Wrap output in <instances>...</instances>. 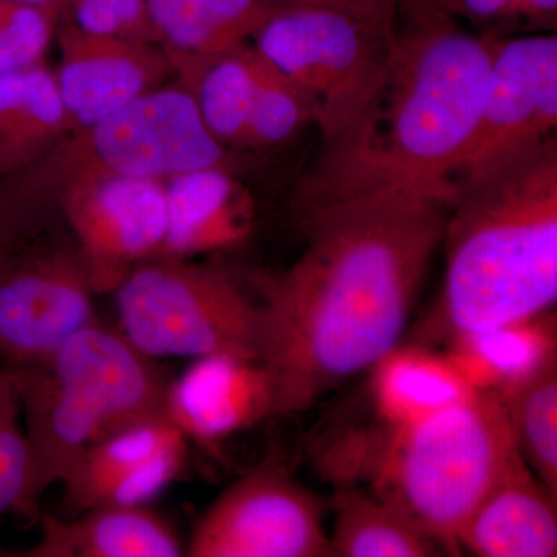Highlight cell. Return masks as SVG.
Returning a JSON list of instances; mask_svg holds the SVG:
<instances>
[{
  "mask_svg": "<svg viewBox=\"0 0 557 557\" xmlns=\"http://www.w3.org/2000/svg\"><path fill=\"white\" fill-rule=\"evenodd\" d=\"M457 185L311 171L293 197L304 249L262 299L276 417L298 416L401 344Z\"/></svg>",
  "mask_w": 557,
  "mask_h": 557,
  "instance_id": "1",
  "label": "cell"
},
{
  "mask_svg": "<svg viewBox=\"0 0 557 557\" xmlns=\"http://www.w3.org/2000/svg\"><path fill=\"white\" fill-rule=\"evenodd\" d=\"M494 39L426 0H398L386 81L319 160L386 183L457 185L482 112Z\"/></svg>",
  "mask_w": 557,
  "mask_h": 557,
  "instance_id": "2",
  "label": "cell"
},
{
  "mask_svg": "<svg viewBox=\"0 0 557 557\" xmlns=\"http://www.w3.org/2000/svg\"><path fill=\"white\" fill-rule=\"evenodd\" d=\"M437 317L450 339L536 317L557 298V139L458 185Z\"/></svg>",
  "mask_w": 557,
  "mask_h": 557,
  "instance_id": "3",
  "label": "cell"
},
{
  "mask_svg": "<svg viewBox=\"0 0 557 557\" xmlns=\"http://www.w3.org/2000/svg\"><path fill=\"white\" fill-rule=\"evenodd\" d=\"M7 366V364H5ZM30 449V507L61 485L91 443L164 413V379L123 333L94 322L42 361L9 366Z\"/></svg>",
  "mask_w": 557,
  "mask_h": 557,
  "instance_id": "4",
  "label": "cell"
},
{
  "mask_svg": "<svg viewBox=\"0 0 557 557\" xmlns=\"http://www.w3.org/2000/svg\"><path fill=\"white\" fill-rule=\"evenodd\" d=\"M370 446V490L405 511L443 552L460 555L458 537L475 509L527 465L497 392L403 428L384 426Z\"/></svg>",
  "mask_w": 557,
  "mask_h": 557,
  "instance_id": "5",
  "label": "cell"
},
{
  "mask_svg": "<svg viewBox=\"0 0 557 557\" xmlns=\"http://www.w3.org/2000/svg\"><path fill=\"white\" fill-rule=\"evenodd\" d=\"M120 332L146 357L247 355L260 359L262 300L228 274L189 259L139 263L112 293Z\"/></svg>",
  "mask_w": 557,
  "mask_h": 557,
  "instance_id": "6",
  "label": "cell"
},
{
  "mask_svg": "<svg viewBox=\"0 0 557 557\" xmlns=\"http://www.w3.org/2000/svg\"><path fill=\"white\" fill-rule=\"evenodd\" d=\"M392 33L344 11L282 5L251 44L306 95L324 143L368 115L386 81Z\"/></svg>",
  "mask_w": 557,
  "mask_h": 557,
  "instance_id": "7",
  "label": "cell"
},
{
  "mask_svg": "<svg viewBox=\"0 0 557 557\" xmlns=\"http://www.w3.org/2000/svg\"><path fill=\"white\" fill-rule=\"evenodd\" d=\"M57 149L62 172L91 168L166 182L207 168L233 170L230 149L208 131L193 91L182 83L146 91Z\"/></svg>",
  "mask_w": 557,
  "mask_h": 557,
  "instance_id": "8",
  "label": "cell"
},
{
  "mask_svg": "<svg viewBox=\"0 0 557 557\" xmlns=\"http://www.w3.org/2000/svg\"><path fill=\"white\" fill-rule=\"evenodd\" d=\"M60 207L73 248L97 295H109L139 263L159 258L166 236L164 182L79 168L64 172Z\"/></svg>",
  "mask_w": 557,
  "mask_h": 557,
  "instance_id": "9",
  "label": "cell"
},
{
  "mask_svg": "<svg viewBox=\"0 0 557 557\" xmlns=\"http://www.w3.org/2000/svg\"><path fill=\"white\" fill-rule=\"evenodd\" d=\"M189 557H332L324 509L278 465H259L205 511Z\"/></svg>",
  "mask_w": 557,
  "mask_h": 557,
  "instance_id": "10",
  "label": "cell"
},
{
  "mask_svg": "<svg viewBox=\"0 0 557 557\" xmlns=\"http://www.w3.org/2000/svg\"><path fill=\"white\" fill-rule=\"evenodd\" d=\"M556 127V33L494 39L485 100L458 185L482 177L555 137Z\"/></svg>",
  "mask_w": 557,
  "mask_h": 557,
  "instance_id": "11",
  "label": "cell"
},
{
  "mask_svg": "<svg viewBox=\"0 0 557 557\" xmlns=\"http://www.w3.org/2000/svg\"><path fill=\"white\" fill-rule=\"evenodd\" d=\"M95 296L75 248L30 240L14 249L0 265V362L25 366L49 358L98 321Z\"/></svg>",
  "mask_w": 557,
  "mask_h": 557,
  "instance_id": "12",
  "label": "cell"
},
{
  "mask_svg": "<svg viewBox=\"0 0 557 557\" xmlns=\"http://www.w3.org/2000/svg\"><path fill=\"white\" fill-rule=\"evenodd\" d=\"M188 445L164 413L109 432L62 480L65 518L110 505H148L178 478Z\"/></svg>",
  "mask_w": 557,
  "mask_h": 557,
  "instance_id": "13",
  "label": "cell"
},
{
  "mask_svg": "<svg viewBox=\"0 0 557 557\" xmlns=\"http://www.w3.org/2000/svg\"><path fill=\"white\" fill-rule=\"evenodd\" d=\"M60 67L54 73L73 131L108 119L174 73L157 44L100 35L70 20L57 27Z\"/></svg>",
  "mask_w": 557,
  "mask_h": 557,
  "instance_id": "14",
  "label": "cell"
},
{
  "mask_svg": "<svg viewBox=\"0 0 557 557\" xmlns=\"http://www.w3.org/2000/svg\"><path fill=\"white\" fill-rule=\"evenodd\" d=\"M163 410L188 442L214 446L276 417V386L262 359L222 351L170 381Z\"/></svg>",
  "mask_w": 557,
  "mask_h": 557,
  "instance_id": "15",
  "label": "cell"
},
{
  "mask_svg": "<svg viewBox=\"0 0 557 557\" xmlns=\"http://www.w3.org/2000/svg\"><path fill=\"white\" fill-rule=\"evenodd\" d=\"M166 236L159 258L193 259L244 244L255 205L233 170L207 168L164 182Z\"/></svg>",
  "mask_w": 557,
  "mask_h": 557,
  "instance_id": "16",
  "label": "cell"
},
{
  "mask_svg": "<svg viewBox=\"0 0 557 557\" xmlns=\"http://www.w3.org/2000/svg\"><path fill=\"white\" fill-rule=\"evenodd\" d=\"M278 7L271 0H146L153 40L186 87L208 62L251 42Z\"/></svg>",
  "mask_w": 557,
  "mask_h": 557,
  "instance_id": "17",
  "label": "cell"
},
{
  "mask_svg": "<svg viewBox=\"0 0 557 557\" xmlns=\"http://www.w3.org/2000/svg\"><path fill=\"white\" fill-rule=\"evenodd\" d=\"M186 545L148 505H110L79 515L46 516L24 557H180Z\"/></svg>",
  "mask_w": 557,
  "mask_h": 557,
  "instance_id": "18",
  "label": "cell"
},
{
  "mask_svg": "<svg viewBox=\"0 0 557 557\" xmlns=\"http://www.w3.org/2000/svg\"><path fill=\"white\" fill-rule=\"evenodd\" d=\"M458 548L480 557H555L557 496L522 465L475 509Z\"/></svg>",
  "mask_w": 557,
  "mask_h": 557,
  "instance_id": "19",
  "label": "cell"
},
{
  "mask_svg": "<svg viewBox=\"0 0 557 557\" xmlns=\"http://www.w3.org/2000/svg\"><path fill=\"white\" fill-rule=\"evenodd\" d=\"M73 131L46 64L0 73V180L28 170Z\"/></svg>",
  "mask_w": 557,
  "mask_h": 557,
  "instance_id": "20",
  "label": "cell"
},
{
  "mask_svg": "<svg viewBox=\"0 0 557 557\" xmlns=\"http://www.w3.org/2000/svg\"><path fill=\"white\" fill-rule=\"evenodd\" d=\"M373 406L386 428H403L478 394L448 355L401 344L372 369Z\"/></svg>",
  "mask_w": 557,
  "mask_h": 557,
  "instance_id": "21",
  "label": "cell"
},
{
  "mask_svg": "<svg viewBox=\"0 0 557 557\" xmlns=\"http://www.w3.org/2000/svg\"><path fill=\"white\" fill-rule=\"evenodd\" d=\"M448 357L475 392L518 386L556 359V322L548 311L450 339Z\"/></svg>",
  "mask_w": 557,
  "mask_h": 557,
  "instance_id": "22",
  "label": "cell"
},
{
  "mask_svg": "<svg viewBox=\"0 0 557 557\" xmlns=\"http://www.w3.org/2000/svg\"><path fill=\"white\" fill-rule=\"evenodd\" d=\"M332 505V557H429L443 553L405 511L370 487L341 482Z\"/></svg>",
  "mask_w": 557,
  "mask_h": 557,
  "instance_id": "23",
  "label": "cell"
},
{
  "mask_svg": "<svg viewBox=\"0 0 557 557\" xmlns=\"http://www.w3.org/2000/svg\"><path fill=\"white\" fill-rule=\"evenodd\" d=\"M262 64L252 44H242L208 62L189 84L201 120L228 149H247Z\"/></svg>",
  "mask_w": 557,
  "mask_h": 557,
  "instance_id": "24",
  "label": "cell"
},
{
  "mask_svg": "<svg viewBox=\"0 0 557 557\" xmlns=\"http://www.w3.org/2000/svg\"><path fill=\"white\" fill-rule=\"evenodd\" d=\"M512 434L527 467L557 496V364L502 392Z\"/></svg>",
  "mask_w": 557,
  "mask_h": 557,
  "instance_id": "25",
  "label": "cell"
},
{
  "mask_svg": "<svg viewBox=\"0 0 557 557\" xmlns=\"http://www.w3.org/2000/svg\"><path fill=\"white\" fill-rule=\"evenodd\" d=\"M32 461L21 398L9 366L0 362V516L32 518Z\"/></svg>",
  "mask_w": 557,
  "mask_h": 557,
  "instance_id": "26",
  "label": "cell"
},
{
  "mask_svg": "<svg viewBox=\"0 0 557 557\" xmlns=\"http://www.w3.org/2000/svg\"><path fill=\"white\" fill-rule=\"evenodd\" d=\"M262 61L258 94L249 120L247 149L284 145L313 124V110L306 95L263 58Z\"/></svg>",
  "mask_w": 557,
  "mask_h": 557,
  "instance_id": "27",
  "label": "cell"
},
{
  "mask_svg": "<svg viewBox=\"0 0 557 557\" xmlns=\"http://www.w3.org/2000/svg\"><path fill=\"white\" fill-rule=\"evenodd\" d=\"M487 39L556 33L557 0H426Z\"/></svg>",
  "mask_w": 557,
  "mask_h": 557,
  "instance_id": "28",
  "label": "cell"
},
{
  "mask_svg": "<svg viewBox=\"0 0 557 557\" xmlns=\"http://www.w3.org/2000/svg\"><path fill=\"white\" fill-rule=\"evenodd\" d=\"M60 21L20 0H0V73L42 64Z\"/></svg>",
  "mask_w": 557,
  "mask_h": 557,
  "instance_id": "29",
  "label": "cell"
},
{
  "mask_svg": "<svg viewBox=\"0 0 557 557\" xmlns=\"http://www.w3.org/2000/svg\"><path fill=\"white\" fill-rule=\"evenodd\" d=\"M67 20L86 32L156 44L146 0H69Z\"/></svg>",
  "mask_w": 557,
  "mask_h": 557,
  "instance_id": "30",
  "label": "cell"
},
{
  "mask_svg": "<svg viewBox=\"0 0 557 557\" xmlns=\"http://www.w3.org/2000/svg\"><path fill=\"white\" fill-rule=\"evenodd\" d=\"M271 2L277 5L324 7V9L344 11L388 33L394 32L398 9V0H271Z\"/></svg>",
  "mask_w": 557,
  "mask_h": 557,
  "instance_id": "31",
  "label": "cell"
},
{
  "mask_svg": "<svg viewBox=\"0 0 557 557\" xmlns=\"http://www.w3.org/2000/svg\"><path fill=\"white\" fill-rule=\"evenodd\" d=\"M28 5L38 7L47 11L57 21H64L69 17V0H20Z\"/></svg>",
  "mask_w": 557,
  "mask_h": 557,
  "instance_id": "32",
  "label": "cell"
},
{
  "mask_svg": "<svg viewBox=\"0 0 557 557\" xmlns=\"http://www.w3.org/2000/svg\"><path fill=\"white\" fill-rule=\"evenodd\" d=\"M20 247H14L13 244H10L9 240L5 239V237L0 234V265H2L3 262H5L7 259H9V256L11 252L14 251V249Z\"/></svg>",
  "mask_w": 557,
  "mask_h": 557,
  "instance_id": "33",
  "label": "cell"
},
{
  "mask_svg": "<svg viewBox=\"0 0 557 557\" xmlns=\"http://www.w3.org/2000/svg\"><path fill=\"white\" fill-rule=\"evenodd\" d=\"M7 556H17V553H11L10 549L0 547V557H7Z\"/></svg>",
  "mask_w": 557,
  "mask_h": 557,
  "instance_id": "34",
  "label": "cell"
}]
</instances>
